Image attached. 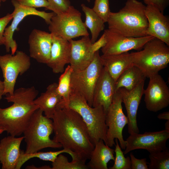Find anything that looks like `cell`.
<instances>
[{
	"instance_id": "24",
	"label": "cell",
	"mask_w": 169,
	"mask_h": 169,
	"mask_svg": "<svg viewBox=\"0 0 169 169\" xmlns=\"http://www.w3.org/2000/svg\"><path fill=\"white\" fill-rule=\"evenodd\" d=\"M100 140L95 144L90 161L86 164L88 169H108L107 164L111 160L114 161V150Z\"/></svg>"
},
{
	"instance_id": "39",
	"label": "cell",
	"mask_w": 169,
	"mask_h": 169,
	"mask_svg": "<svg viewBox=\"0 0 169 169\" xmlns=\"http://www.w3.org/2000/svg\"><path fill=\"white\" fill-rule=\"evenodd\" d=\"M157 117L160 120H169V112L166 111L160 113Z\"/></svg>"
},
{
	"instance_id": "11",
	"label": "cell",
	"mask_w": 169,
	"mask_h": 169,
	"mask_svg": "<svg viewBox=\"0 0 169 169\" xmlns=\"http://www.w3.org/2000/svg\"><path fill=\"white\" fill-rule=\"evenodd\" d=\"M11 3L14 7L13 12V17L11 23L5 28L4 37V45L7 52L11 51V54H14L17 49V44L13 38V35L20 23L26 17L34 15L39 17L43 19L46 23L49 25L52 17L56 13L54 12L47 13L45 11H38L35 8L28 7L20 4L15 0H12Z\"/></svg>"
},
{
	"instance_id": "43",
	"label": "cell",
	"mask_w": 169,
	"mask_h": 169,
	"mask_svg": "<svg viewBox=\"0 0 169 169\" xmlns=\"http://www.w3.org/2000/svg\"><path fill=\"white\" fill-rule=\"evenodd\" d=\"M7 0H0V1L2 2H4L6 1Z\"/></svg>"
},
{
	"instance_id": "1",
	"label": "cell",
	"mask_w": 169,
	"mask_h": 169,
	"mask_svg": "<svg viewBox=\"0 0 169 169\" xmlns=\"http://www.w3.org/2000/svg\"><path fill=\"white\" fill-rule=\"evenodd\" d=\"M51 119L54 133L53 140L81 159L86 161L90 159L95 145L79 114L68 107L57 105Z\"/></svg>"
},
{
	"instance_id": "25",
	"label": "cell",
	"mask_w": 169,
	"mask_h": 169,
	"mask_svg": "<svg viewBox=\"0 0 169 169\" xmlns=\"http://www.w3.org/2000/svg\"><path fill=\"white\" fill-rule=\"evenodd\" d=\"M146 78L139 68L132 65L125 70L117 79L115 82V91L121 87L131 90L145 81Z\"/></svg>"
},
{
	"instance_id": "3",
	"label": "cell",
	"mask_w": 169,
	"mask_h": 169,
	"mask_svg": "<svg viewBox=\"0 0 169 169\" xmlns=\"http://www.w3.org/2000/svg\"><path fill=\"white\" fill-rule=\"evenodd\" d=\"M146 7L137 0H127L118 12H110L107 22L108 29L128 37L147 36Z\"/></svg>"
},
{
	"instance_id": "7",
	"label": "cell",
	"mask_w": 169,
	"mask_h": 169,
	"mask_svg": "<svg viewBox=\"0 0 169 169\" xmlns=\"http://www.w3.org/2000/svg\"><path fill=\"white\" fill-rule=\"evenodd\" d=\"M49 30L53 36L67 40L89 35L81 13L71 5L66 11L56 14L52 17Z\"/></svg>"
},
{
	"instance_id": "36",
	"label": "cell",
	"mask_w": 169,
	"mask_h": 169,
	"mask_svg": "<svg viewBox=\"0 0 169 169\" xmlns=\"http://www.w3.org/2000/svg\"><path fill=\"white\" fill-rule=\"evenodd\" d=\"M131 169H149L146 158L138 159L132 153L130 154Z\"/></svg>"
},
{
	"instance_id": "35",
	"label": "cell",
	"mask_w": 169,
	"mask_h": 169,
	"mask_svg": "<svg viewBox=\"0 0 169 169\" xmlns=\"http://www.w3.org/2000/svg\"><path fill=\"white\" fill-rule=\"evenodd\" d=\"M13 16V12L8 13L6 15L0 18V45H4L5 40L4 33L7 25L12 19Z\"/></svg>"
},
{
	"instance_id": "2",
	"label": "cell",
	"mask_w": 169,
	"mask_h": 169,
	"mask_svg": "<svg viewBox=\"0 0 169 169\" xmlns=\"http://www.w3.org/2000/svg\"><path fill=\"white\" fill-rule=\"evenodd\" d=\"M38 94V91L32 86L20 87L13 94L6 95L5 99L13 104L5 108H0V127L12 136L22 134L33 115L39 108L33 102Z\"/></svg>"
},
{
	"instance_id": "19",
	"label": "cell",
	"mask_w": 169,
	"mask_h": 169,
	"mask_svg": "<svg viewBox=\"0 0 169 169\" xmlns=\"http://www.w3.org/2000/svg\"><path fill=\"white\" fill-rule=\"evenodd\" d=\"M145 14L148 23L147 35L158 38L169 46V18L153 5L146 6Z\"/></svg>"
},
{
	"instance_id": "37",
	"label": "cell",
	"mask_w": 169,
	"mask_h": 169,
	"mask_svg": "<svg viewBox=\"0 0 169 169\" xmlns=\"http://www.w3.org/2000/svg\"><path fill=\"white\" fill-rule=\"evenodd\" d=\"M143 1L146 5H154L163 13L168 6L169 2V0H143Z\"/></svg>"
},
{
	"instance_id": "30",
	"label": "cell",
	"mask_w": 169,
	"mask_h": 169,
	"mask_svg": "<svg viewBox=\"0 0 169 169\" xmlns=\"http://www.w3.org/2000/svg\"><path fill=\"white\" fill-rule=\"evenodd\" d=\"M86 161L78 159L69 162L67 157L61 154L52 162L51 169H88Z\"/></svg>"
},
{
	"instance_id": "21",
	"label": "cell",
	"mask_w": 169,
	"mask_h": 169,
	"mask_svg": "<svg viewBox=\"0 0 169 169\" xmlns=\"http://www.w3.org/2000/svg\"><path fill=\"white\" fill-rule=\"evenodd\" d=\"M70 53L69 41L53 35L50 58L47 65L54 73H62L65 65L69 63Z\"/></svg>"
},
{
	"instance_id": "45",
	"label": "cell",
	"mask_w": 169,
	"mask_h": 169,
	"mask_svg": "<svg viewBox=\"0 0 169 169\" xmlns=\"http://www.w3.org/2000/svg\"><path fill=\"white\" fill-rule=\"evenodd\" d=\"M2 2L0 1V7L1 5V3Z\"/></svg>"
},
{
	"instance_id": "13",
	"label": "cell",
	"mask_w": 169,
	"mask_h": 169,
	"mask_svg": "<svg viewBox=\"0 0 169 169\" xmlns=\"http://www.w3.org/2000/svg\"><path fill=\"white\" fill-rule=\"evenodd\" d=\"M104 33L106 43L101 48L103 54H117L131 50H141L146 42L154 38L148 35L140 37H128L108 28L104 30Z\"/></svg>"
},
{
	"instance_id": "31",
	"label": "cell",
	"mask_w": 169,
	"mask_h": 169,
	"mask_svg": "<svg viewBox=\"0 0 169 169\" xmlns=\"http://www.w3.org/2000/svg\"><path fill=\"white\" fill-rule=\"evenodd\" d=\"M115 139L116 144L114 152L115 156L113 166L110 167L109 169H131V164L130 157H125L124 152L121 150L118 141Z\"/></svg>"
},
{
	"instance_id": "41",
	"label": "cell",
	"mask_w": 169,
	"mask_h": 169,
	"mask_svg": "<svg viewBox=\"0 0 169 169\" xmlns=\"http://www.w3.org/2000/svg\"><path fill=\"white\" fill-rule=\"evenodd\" d=\"M165 130L169 131V120L167 121L165 124Z\"/></svg>"
},
{
	"instance_id": "44",
	"label": "cell",
	"mask_w": 169,
	"mask_h": 169,
	"mask_svg": "<svg viewBox=\"0 0 169 169\" xmlns=\"http://www.w3.org/2000/svg\"><path fill=\"white\" fill-rule=\"evenodd\" d=\"M86 0V1H87L88 2H90V0Z\"/></svg>"
},
{
	"instance_id": "42",
	"label": "cell",
	"mask_w": 169,
	"mask_h": 169,
	"mask_svg": "<svg viewBox=\"0 0 169 169\" xmlns=\"http://www.w3.org/2000/svg\"><path fill=\"white\" fill-rule=\"evenodd\" d=\"M4 131V130L0 127V135L2 134Z\"/></svg>"
},
{
	"instance_id": "32",
	"label": "cell",
	"mask_w": 169,
	"mask_h": 169,
	"mask_svg": "<svg viewBox=\"0 0 169 169\" xmlns=\"http://www.w3.org/2000/svg\"><path fill=\"white\" fill-rule=\"evenodd\" d=\"M92 9L105 23L107 22L111 12L109 0H95Z\"/></svg>"
},
{
	"instance_id": "22",
	"label": "cell",
	"mask_w": 169,
	"mask_h": 169,
	"mask_svg": "<svg viewBox=\"0 0 169 169\" xmlns=\"http://www.w3.org/2000/svg\"><path fill=\"white\" fill-rule=\"evenodd\" d=\"M103 67H105L115 82L120 74L126 69L133 65L131 53L103 54L100 56Z\"/></svg>"
},
{
	"instance_id": "20",
	"label": "cell",
	"mask_w": 169,
	"mask_h": 169,
	"mask_svg": "<svg viewBox=\"0 0 169 169\" xmlns=\"http://www.w3.org/2000/svg\"><path fill=\"white\" fill-rule=\"evenodd\" d=\"M23 136L16 137L10 135L0 141V162L2 169H17L23 151L20 149Z\"/></svg>"
},
{
	"instance_id": "18",
	"label": "cell",
	"mask_w": 169,
	"mask_h": 169,
	"mask_svg": "<svg viewBox=\"0 0 169 169\" xmlns=\"http://www.w3.org/2000/svg\"><path fill=\"white\" fill-rule=\"evenodd\" d=\"M115 91V82L103 67L94 90L92 107L101 106L106 113Z\"/></svg>"
},
{
	"instance_id": "17",
	"label": "cell",
	"mask_w": 169,
	"mask_h": 169,
	"mask_svg": "<svg viewBox=\"0 0 169 169\" xmlns=\"http://www.w3.org/2000/svg\"><path fill=\"white\" fill-rule=\"evenodd\" d=\"M68 41L70 45L69 64L73 71L84 69L91 63L95 54L89 36H83L77 40L71 39Z\"/></svg>"
},
{
	"instance_id": "34",
	"label": "cell",
	"mask_w": 169,
	"mask_h": 169,
	"mask_svg": "<svg viewBox=\"0 0 169 169\" xmlns=\"http://www.w3.org/2000/svg\"><path fill=\"white\" fill-rule=\"evenodd\" d=\"M20 4L25 6L38 8L44 7L48 10L49 4L47 0H15Z\"/></svg>"
},
{
	"instance_id": "26",
	"label": "cell",
	"mask_w": 169,
	"mask_h": 169,
	"mask_svg": "<svg viewBox=\"0 0 169 169\" xmlns=\"http://www.w3.org/2000/svg\"><path fill=\"white\" fill-rule=\"evenodd\" d=\"M81 7L85 16L84 23L85 27L90 31V40L92 43L93 44L96 41L100 33L104 29L105 23L92 8L84 4H82Z\"/></svg>"
},
{
	"instance_id": "29",
	"label": "cell",
	"mask_w": 169,
	"mask_h": 169,
	"mask_svg": "<svg viewBox=\"0 0 169 169\" xmlns=\"http://www.w3.org/2000/svg\"><path fill=\"white\" fill-rule=\"evenodd\" d=\"M149 169H169V149L158 152L150 153Z\"/></svg>"
},
{
	"instance_id": "27",
	"label": "cell",
	"mask_w": 169,
	"mask_h": 169,
	"mask_svg": "<svg viewBox=\"0 0 169 169\" xmlns=\"http://www.w3.org/2000/svg\"><path fill=\"white\" fill-rule=\"evenodd\" d=\"M64 153L69 154L71 156L72 159H75L77 156V154L71 151L66 149L57 151L48 152L38 151L33 153L27 154L23 151L21 153L17 169H20L23 165L30 159L37 158L45 161L53 162L59 154Z\"/></svg>"
},
{
	"instance_id": "23",
	"label": "cell",
	"mask_w": 169,
	"mask_h": 169,
	"mask_svg": "<svg viewBox=\"0 0 169 169\" xmlns=\"http://www.w3.org/2000/svg\"><path fill=\"white\" fill-rule=\"evenodd\" d=\"M57 86L56 83L49 84L45 91L42 93L33 101L44 112L45 115L51 119L55 113L57 105L62 100L58 91Z\"/></svg>"
},
{
	"instance_id": "12",
	"label": "cell",
	"mask_w": 169,
	"mask_h": 169,
	"mask_svg": "<svg viewBox=\"0 0 169 169\" xmlns=\"http://www.w3.org/2000/svg\"><path fill=\"white\" fill-rule=\"evenodd\" d=\"M169 131L166 130L156 132H146L142 134L132 133L127 138L124 154L138 149L146 150L150 153L163 150L167 148Z\"/></svg>"
},
{
	"instance_id": "14",
	"label": "cell",
	"mask_w": 169,
	"mask_h": 169,
	"mask_svg": "<svg viewBox=\"0 0 169 169\" xmlns=\"http://www.w3.org/2000/svg\"><path fill=\"white\" fill-rule=\"evenodd\" d=\"M149 78L148 86L144 90V100L147 110L156 112L168 106L169 89L158 74Z\"/></svg>"
},
{
	"instance_id": "9",
	"label": "cell",
	"mask_w": 169,
	"mask_h": 169,
	"mask_svg": "<svg viewBox=\"0 0 169 169\" xmlns=\"http://www.w3.org/2000/svg\"><path fill=\"white\" fill-rule=\"evenodd\" d=\"M31 65L30 57L21 51L13 55H0V67L3 78V95H12L14 91L17 78L27 71Z\"/></svg>"
},
{
	"instance_id": "5",
	"label": "cell",
	"mask_w": 169,
	"mask_h": 169,
	"mask_svg": "<svg viewBox=\"0 0 169 169\" xmlns=\"http://www.w3.org/2000/svg\"><path fill=\"white\" fill-rule=\"evenodd\" d=\"M143 49L131 53L133 65L139 68L146 77L158 74L169 63V47L164 42L154 37L144 45Z\"/></svg>"
},
{
	"instance_id": "28",
	"label": "cell",
	"mask_w": 169,
	"mask_h": 169,
	"mask_svg": "<svg viewBox=\"0 0 169 169\" xmlns=\"http://www.w3.org/2000/svg\"><path fill=\"white\" fill-rule=\"evenodd\" d=\"M73 69L68 65L59 78L57 90L62 98L59 103L60 105L68 107L70 94V80Z\"/></svg>"
},
{
	"instance_id": "6",
	"label": "cell",
	"mask_w": 169,
	"mask_h": 169,
	"mask_svg": "<svg viewBox=\"0 0 169 169\" xmlns=\"http://www.w3.org/2000/svg\"><path fill=\"white\" fill-rule=\"evenodd\" d=\"M68 107L76 111L81 116L88 128L94 145L100 140H102L106 145V113L103 107L90 106L83 96L71 93Z\"/></svg>"
},
{
	"instance_id": "4",
	"label": "cell",
	"mask_w": 169,
	"mask_h": 169,
	"mask_svg": "<svg viewBox=\"0 0 169 169\" xmlns=\"http://www.w3.org/2000/svg\"><path fill=\"white\" fill-rule=\"evenodd\" d=\"M43 113L39 108L36 110L23 131L25 153H35L45 148L62 147L60 143L50 138L54 130L53 120L44 116Z\"/></svg>"
},
{
	"instance_id": "40",
	"label": "cell",
	"mask_w": 169,
	"mask_h": 169,
	"mask_svg": "<svg viewBox=\"0 0 169 169\" xmlns=\"http://www.w3.org/2000/svg\"><path fill=\"white\" fill-rule=\"evenodd\" d=\"M4 85L3 81L0 79V101L1 100L2 96L3 95Z\"/></svg>"
},
{
	"instance_id": "10",
	"label": "cell",
	"mask_w": 169,
	"mask_h": 169,
	"mask_svg": "<svg viewBox=\"0 0 169 169\" xmlns=\"http://www.w3.org/2000/svg\"><path fill=\"white\" fill-rule=\"evenodd\" d=\"M121 97L118 90L114 94L111 103L106 112L105 123L107 127L106 145L110 147L115 145V139L119 141L120 146L125 149L126 142L123 139L122 131L128 123L127 116L124 114L122 106Z\"/></svg>"
},
{
	"instance_id": "8",
	"label": "cell",
	"mask_w": 169,
	"mask_h": 169,
	"mask_svg": "<svg viewBox=\"0 0 169 169\" xmlns=\"http://www.w3.org/2000/svg\"><path fill=\"white\" fill-rule=\"evenodd\" d=\"M99 51L96 52L91 63L84 69L73 71L71 77L70 93L79 94L92 107L94 90L103 67Z\"/></svg>"
},
{
	"instance_id": "16",
	"label": "cell",
	"mask_w": 169,
	"mask_h": 169,
	"mask_svg": "<svg viewBox=\"0 0 169 169\" xmlns=\"http://www.w3.org/2000/svg\"><path fill=\"white\" fill-rule=\"evenodd\" d=\"M52 38L50 33L33 29L28 39L30 57L38 63L47 64L50 58Z\"/></svg>"
},
{
	"instance_id": "15",
	"label": "cell",
	"mask_w": 169,
	"mask_h": 169,
	"mask_svg": "<svg viewBox=\"0 0 169 169\" xmlns=\"http://www.w3.org/2000/svg\"><path fill=\"white\" fill-rule=\"evenodd\" d=\"M144 83L145 81H142L131 90L123 87L117 90L120 93L122 102L124 104L126 110L128 120V132L130 134L139 132L136 116L142 96L144 95Z\"/></svg>"
},
{
	"instance_id": "38",
	"label": "cell",
	"mask_w": 169,
	"mask_h": 169,
	"mask_svg": "<svg viewBox=\"0 0 169 169\" xmlns=\"http://www.w3.org/2000/svg\"><path fill=\"white\" fill-rule=\"evenodd\" d=\"M106 43V40L105 34L103 33L102 36L98 40L96 41L91 45V48L94 53L99 50L104 46Z\"/></svg>"
},
{
	"instance_id": "33",
	"label": "cell",
	"mask_w": 169,
	"mask_h": 169,
	"mask_svg": "<svg viewBox=\"0 0 169 169\" xmlns=\"http://www.w3.org/2000/svg\"><path fill=\"white\" fill-rule=\"evenodd\" d=\"M49 7L48 10L56 14L64 12L71 5L69 0H47Z\"/></svg>"
}]
</instances>
